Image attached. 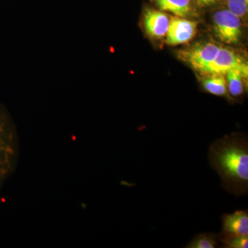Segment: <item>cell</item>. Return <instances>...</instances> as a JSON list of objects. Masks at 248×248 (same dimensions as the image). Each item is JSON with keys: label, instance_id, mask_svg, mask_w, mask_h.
Instances as JSON below:
<instances>
[{"label": "cell", "instance_id": "cell-13", "mask_svg": "<svg viewBox=\"0 0 248 248\" xmlns=\"http://www.w3.org/2000/svg\"><path fill=\"white\" fill-rule=\"evenodd\" d=\"M218 241L225 248H248V236H225L218 234Z\"/></svg>", "mask_w": 248, "mask_h": 248}, {"label": "cell", "instance_id": "cell-7", "mask_svg": "<svg viewBox=\"0 0 248 248\" xmlns=\"http://www.w3.org/2000/svg\"><path fill=\"white\" fill-rule=\"evenodd\" d=\"M169 16L162 11L146 9L143 12V24L147 34L155 39L166 37L169 29Z\"/></svg>", "mask_w": 248, "mask_h": 248}, {"label": "cell", "instance_id": "cell-8", "mask_svg": "<svg viewBox=\"0 0 248 248\" xmlns=\"http://www.w3.org/2000/svg\"><path fill=\"white\" fill-rule=\"evenodd\" d=\"M222 231L225 236H248V210H236L221 217Z\"/></svg>", "mask_w": 248, "mask_h": 248}, {"label": "cell", "instance_id": "cell-5", "mask_svg": "<svg viewBox=\"0 0 248 248\" xmlns=\"http://www.w3.org/2000/svg\"><path fill=\"white\" fill-rule=\"evenodd\" d=\"M248 67L247 62L244 58L231 48L221 47L213 62L204 68L201 74L208 75L213 73L226 74L233 68Z\"/></svg>", "mask_w": 248, "mask_h": 248}, {"label": "cell", "instance_id": "cell-14", "mask_svg": "<svg viewBox=\"0 0 248 248\" xmlns=\"http://www.w3.org/2000/svg\"><path fill=\"white\" fill-rule=\"evenodd\" d=\"M226 4L227 9L241 19L248 14V0H226Z\"/></svg>", "mask_w": 248, "mask_h": 248}, {"label": "cell", "instance_id": "cell-9", "mask_svg": "<svg viewBox=\"0 0 248 248\" xmlns=\"http://www.w3.org/2000/svg\"><path fill=\"white\" fill-rule=\"evenodd\" d=\"M160 11H166L177 17H187L193 13L192 0H152Z\"/></svg>", "mask_w": 248, "mask_h": 248}, {"label": "cell", "instance_id": "cell-4", "mask_svg": "<svg viewBox=\"0 0 248 248\" xmlns=\"http://www.w3.org/2000/svg\"><path fill=\"white\" fill-rule=\"evenodd\" d=\"M221 46L213 42H203L179 52V58L195 71L202 73L213 61Z\"/></svg>", "mask_w": 248, "mask_h": 248}, {"label": "cell", "instance_id": "cell-11", "mask_svg": "<svg viewBox=\"0 0 248 248\" xmlns=\"http://www.w3.org/2000/svg\"><path fill=\"white\" fill-rule=\"evenodd\" d=\"M202 86L206 92L213 95L228 97V86L225 74L205 75V78L202 80Z\"/></svg>", "mask_w": 248, "mask_h": 248}, {"label": "cell", "instance_id": "cell-2", "mask_svg": "<svg viewBox=\"0 0 248 248\" xmlns=\"http://www.w3.org/2000/svg\"><path fill=\"white\" fill-rule=\"evenodd\" d=\"M17 152L14 122L7 110L0 104V187L14 171Z\"/></svg>", "mask_w": 248, "mask_h": 248}, {"label": "cell", "instance_id": "cell-10", "mask_svg": "<svg viewBox=\"0 0 248 248\" xmlns=\"http://www.w3.org/2000/svg\"><path fill=\"white\" fill-rule=\"evenodd\" d=\"M226 79L228 90L232 96L240 97L244 92V82L248 76V67L233 68L227 72Z\"/></svg>", "mask_w": 248, "mask_h": 248}, {"label": "cell", "instance_id": "cell-3", "mask_svg": "<svg viewBox=\"0 0 248 248\" xmlns=\"http://www.w3.org/2000/svg\"><path fill=\"white\" fill-rule=\"evenodd\" d=\"M213 31L217 38L227 45L239 42L242 34L241 19L228 9L217 11L213 15Z\"/></svg>", "mask_w": 248, "mask_h": 248}, {"label": "cell", "instance_id": "cell-12", "mask_svg": "<svg viewBox=\"0 0 248 248\" xmlns=\"http://www.w3.org/2000/svg\"><path fill=\"white\" fill-rule=\"evenodd\" d=\"M218 234L213 233H202L197 235L189 243L186 248H215L218 245Z\"/></svg>", "mask_w": 248, "mask_h": 248}, {"label": "cell", "instance_id": "cell-6", "mask_svg": "<svg viewBox=\"0 0 248 248\" xmlns=\"http://www.w3.org/2000/svg\"><path fill=\"white\" fill-rule=\"evenodd\" d=\"M197 23L185 17H174L170 20L166 35L168 45L177 46L187 43L195 37Z\"/></svg>", "mask_w": 248, "mask_h": 248}, {"label": "cell", "instance_id": "cell-15", "mask_svg": "<svg viewBox=\"0 0 248 248\" xmlns=\"http://www.w3.org/2000/svg\"><path fill=\"white\" fill-rule=\"evenodd\" d=\"M220 0H192L194 4L199 8H207L217 4Z\"/></svg>", "mask_w": 248, "mask_h": 248}, {"label": "cell", "instance_id": "cell-1", "mask_svg": "<svg viewBox=\"0 0 248 248\" xmlns=\"http://www.w3.org/2000/svg\"><path fill=\"white\" fill-rule=\"evenodd\" d=\"M209 163L222 181V187L241 197L248 192V140L246 135L232 133L215 140L208 151Z\"/></svg>", "mask_w": 248, "mask_h": 248}]
</instances>
